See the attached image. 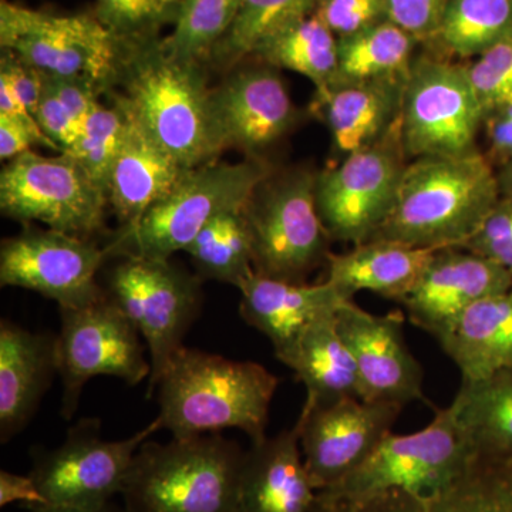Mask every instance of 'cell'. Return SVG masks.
Wrapping results in <instances>:
<instances>
[{
  "label": "cell",
  "instance_id": "28",
  "mask_svg": "<svg viewBox=\"0 0 512 512\" xmlns=\"http://www.w3.org/2000/svg\"><path fill=\"white\" fill-rule=\"evenodd\" d=\"M336 313L306 329L288 363L296 379L305 384V410L360 399L355 357L340 336Z\"/></svg>",
  "mask_w": 512,
  "mask_h": 512
},
{
  "label": "cell",
  "instance_id": "18",
  "mask_svg": "<svg viewBox=\"0 0 512 512\" xmlns=\"http://www.w3.org/2000/svg\"><path fill=\"white\" fill-rule=\"evenodd\" d=\"M211 111L220 150L239 148L248 154L281 140L298 116L284 82L269 64L238 70L212 90Z\"/></svg>",
  "mask_w": 512,
  "mask_h": 512
},
{
  "label": "cell",
  "instance_id": "47",
  "mask_svg": "<svg viewBox=\"0 0 512 512\" xmlns=\"http://www.w3.org/2000/svg\"><path fill=\"white\" fill-rule=\"evenodd\" d=\"M23 503L26 508L47 505L45 498L30 476H19L10 471H0V507Z\"/></svg>",
  "mask_w": 512,
  "mask_h": 512
},
{
  "label": "cell",
  "instance_id": "30",
  "mask_svg": "<svg viewBox=\"0 0 512 512\" xmlns=\"http://www.w3.org/2000/svg\"><path fill=\"white\" fill-rule=\"evenodd\" d=\"M417 40L390 20L338 39L336 83L407 79ZM330 84V86H332Z\"/></svg>",
  "mask_w": 512,
  "mask_h": 512
},
{
  "label": "cell",
  "instance_id": "20",
  "mask_svg": "<svg viewBox=\"0 0 512 512\" xmlns=\"http://www.w3.org/2000/svg\"><path fill=\"white\" fill-rule=\"evenodd\" d=\"M313 512H512V458L476 454L450 483L430 494L386 491L328 500Z\"/></svg>",
  "mask_w": 512,
  "mask_h": 512
},
{
  "label": "cell",
  "instance_id": "10",
  "mask_svg": "<svg viewBox=\"0 0 512 512\" xmlns=\"http://www.w3.org/2000/svg\"><path fill=\"white\" fill-rule=\"evenodd\" d=\"M107 194L72 157L28 151L0 174V208L12 220L87 238L104 225Z\"/></svg>",
  "mask_w": 512,
  "mask_h": 512
},
{
  "label": "cell",
  "instance_id": "4",
  "mask_svg": "<svg viewBox=\"0 0 512 512\" xmlns=\"http://www.w3.org/2000/svg\"><path fill=\"white\" fill-rule=\"evenodd\" d=\"M245 451L220 433L146 441L131 464L124 512H235Z\"/></svg>",
  "mask_w": 512,
  "mask_h": 512
},
{
  "label": "cell",
  "instance_id": "8",
  "mask_svg": "<svg viewBox=\"0 0 512 512\" xmlns=\"http://www.w3.org/2000/svg\"><path fill=\"white\" fill-rule=\"evenodd\" d=\"M107 296L136 325L150 355L147 399L201 312L200 279L170 261L124 258L111 269Z\"/></svg>",
  "mask_w": 512,
  "mask_h": 512
},
{
  "label": "cell",
  "instance_id": "29",
  "mask_svg": "<svg viewBox=\"0 0 512 512\" xmlns=\"http://www.w3.org/2000/svg\"><path fill=\"white\" fill-rule=\"evenodd\" d=\"M450 406L477 454L512 458V367L461 383Z\"/></svg>",
  "mask_w": 512,
  "mask_h": 512
},
{
  "label": "cell",
  "instance_id": "31",
  "mask_svg": "<svg viewBox=\"0 0 512 512\" xmlns=\"http://www.w3.org/2000/svg\"><path fill=\"white\" fill-rule=\"evenodd\" d=\"M254 55L275 69L301 74L316 92L329 87L338 73V37L316 13L269 37Z\"/></svg>",
  "mask_w": 512,
  "mask_h": 512
},
{
  "label": "cell",
  "instance_id": "25",
  "mask_svg": "<svg viewBox=\"0 0 512 512\" xmlns=\"http://www.w3.org/2000/svg\"><path fill=\"white\" fill-rule=\"evenodd\" d=\"M126 114V136L107 184V200L121 227L140 220L188 171Z\"/></svg>",
  "mask_w": 512,
  "mask_h": 512
},
{
  "label": "cell",
  "instance_id": "35",
  "mask_svg": "<svg viewBox=\"0 0 512 512\" xmlns=\"http://www.w3.org/2000/svg\"><path fill=\"white\" fill-rule=\"evenodd\" d=\"M320 0H241L238 15L214 55L229 63L254 55L269 37L315 13Z\"/></svg>",
  "mask_w": 512,
  "mask_h": 512
},
{
  "label": "cell",
  "instance_id": "16",
  "mask_svg": "<svg viewBox=\"0 0 512 512\" xmlns=\"http://www.w3.org/2000/svg\"><path fill=\"white\" fill-rule=\"evenodd\" d=\"M402 409L396 404L362 399L302 409L295 426L303 461L316 491L328 490L355 471L392 433Z\"/></svg>",
  "mask_w": 512,
  "mask_h": 512
},
{
  "label": "cell",
  "instance_id": "38",
  "mask_svg": "<svg viewBox=\"0 0 512 512\" xmlns=\"http://www.w3.org/2000/svg\"><path fill=\"white\" fill-rule=\"evenodd\" d=\"M161 0H97V18L124 40L153 35L167 15Z\"/></svg>",
  "mask_w": 512,
  "mask_h": 512
},
{
  "label": "cell",
  "instance_id": "9",
  "mask_svg": "<svg viewBox=\"0 0 512 512\" xmlns=\"http://www.w3.org/2000/svg\"><path fill=\"white\" fill-rule=\"evenodd\" d=\"M476 454L448 406L437 410L433 421L423 430L407 436L390 433L384 437L355 471L318 495L340 500L393 490L434 493L454 480Z\"/></svg>",
  "mask_w": 512,
  "mask_h": 512
},
{
  "label": "cell",
  "instance_id": "22",
  "mask_svg": "<svg viewBox=\"0 0 512 512\" xmlns=\"http://www.w3.org/2000/svg\"><path fill=\"white\" fill-rule=\"evenodd\" d=\"M57 335L32 332L0 322V443L8 444L28 427L59 376Z\"/></svg>",
  "mask_w": 512,
  "mask_h": 512
},
{
  "label": "cell",
  "instance_id": "43",
  "mask_svg": "<svg viewBox=\"0 0 512 512\" xmlns=\"http://www.w3.org/2000/svg\"><path fill=\"white\" fill-rule=\"evenodd\" d=\"M0 77L9 83L23 106L36 117L45 93V73L23 62L15 53L5 50L0 59Z\"/></svg>",
  "mask_w": 512,
  "mask_h": 512
},
{
  "label": "cell",
  "instance_id": "32",
  "mask_svg": "<svg viewBox=\"0 0 512 512\" xmlns=\"http://www.w3.org/2000/svg\"><path fill=\"white\" fill-rule=\"evenodd\" d=\"M198 275L239 288L254 269V242L247 210L229 212L202 228L185 249Z\"/></svg>",
  "mask_w": 512,
  "mask_h": 512
},
{
  "label": "cell",
  "instance_id": "21",
  "mask_svg": "<svg viewBox=\"0 0 512 512\" xmlns=\"http://www.w3.org/2000/svg\"><path fill=\"white\" fill-rule=\"evenodd\" d=\"M238 289L242 319L271 340L276 359L285 366L291 362L306 329L319 319L335 315L348 302L326 281L293 284L255 271Z\"/></svg>",
  "mask_w": 512,
  "mask_h": 512
},
{
  "label": "cell",
  "instance_id": "3",
  "mask_svg": "<svg viewBox=\"0 0 512 512\" xmlns=\"http://www.w3.org/2000/svg\"><path fill=\"white\" fill-rule=\"evenodd\" d=\"M120 77L124 93L116 103L184 168L221 153L201 63L175 59L153 36L126 40Z\"/></svg>",
  "mask_w": 512,
  "mask_h": 512
},
{
  "label": "cell",
  "instance_id": "12",
  "mask_svg": "<svg viewBox=\"0 0 512 512\" xmlns=\"http://www.w3.org/2000/svg\"><path fill=\"white\" fill-rule=\"evenodd\" d=\"M158 430L156 419L127 439L104 440L99 419H82L59 447L33 454L29 476L47 505L103 507L121 494L137 451Z\"/></svg>",
  "mask_w": 512,
  "mask_h": 512
},
{
  "label": "cell",
  "instance_id": "2",
  "mask_svg": "<svg viewBox=\"0 0 512 512\" xmlns=\"http://www.w3.org/2000/svg\"><path fill=\"white\" fill-rule=\"evenodd\" d=\"M279 379L255 362L184 348L157 384L161 430L174 439L239 429L252 443L266 439Z\"/></svg>",
  "mask_w": 512,
  "mask_h": 512
},
{
  "label": "cell",
  "instance_id": "1",
  "mask_svg": "<svg viewBox=\"0 0 512 512\" xmlns=\"http://www.w3.org/2000/svg\"><path fill=\"white\" fill-rule=\"evenodd\" d=\"M498 173L476 150L421 157L404 168L392 212L375 237L409 247H463L501 198Z\"/></svg>",
  "mask_w": 512,
  "mask_h": 512
},
{
  "label": "cell",
  "instance_id": "37",
  "mask_svg": "<svg viewBox=\"0 0 512 512\" xmlns=\"http://www.w3.org/2000/svg\"><path fill=\"white\" fill-rule=\"evenodd\" d=\"M468 73L485 117L512 103V26L468 66Z\"/></svg>",
  "mask_w": 512,
  "mask_h": 512
},
{
  "label": "cell",
  "instance_id": "46",
  "mask_svg": "<svg viewBox=\"0 0 512 512\" xmlns=\"http://www.w3.org/2000/svg\"><path fill=\"white\" fill-rule=\"evenodd\" d=\"M490 141L491 160L500 168L512 164V103L488 114L484 121Z\"/></svg>",
  "mask_w": 512,
  "mask_h": 512
},
{
  "label": "cell",
  "instance_id": "41",
  "mask_svg": "<svg viewBox=\"0 0 512 512\" xmlns=\"http://www.w3.org/2000/svg\"><path fill=\"white\" fill-rule=\"evenodd\" d=\"M450 0H382L387 20L417 42H433Z\"/></svg>",
  "mask_w": 512,
  "mask_h": 512
},
{
  "label": "cell",
  "instance_id": "49",
  "mask_svg": "<svg viewBox=\"0 0 512 512\" xmlns=\"http://www.w3.org/2000/svg\"><path fill=\"white\" fill-rule=\"evenodd\" d=\"M498 173V181H500L501 194L512 195V164L504 165Z\"/></svg>",
  "mask_w": 512,
  "mask_h": 512
},
{
  "label": "cell",
  "instance_id": "44",
  "mask_svg": "<svg viewBox=\"0 0 512 512\" xmlns=\"http://www.w3.org/2000/svg\"><path fill=\"white\" fill-rule=\"evenodd\" d=\"M45 87L82 124L100 104V87L82 77L50 76L45 73Z\"/></svg>",
  "mask_w": 512,
  "mask_h": 512
},
{
  "label": "cell",
  "instance_id": "36",
  "mask_svg": "<svg viewBox=\"0 0 512 512\" xmlns=\"http://www.w3.org/2000/svg\"><path fill=\"white\" fill-rule=\"evenodd\" d=\"M126 127L127 114L123 107L117 103L113 107H104L100 103L84 121L76 143L64 151L106 194L111 168L119 156Z\"/></svg>",
  "mask_w": 512,
  "mask_h": 512
},
{
  "label": "cell",
  "instance_id": "39",
  "mask_svg": "<svg viewBox=\"0 0 512 512\" xmlns=\"http://www.w3.org/2000/svg\"><path fill=\"white\" fill-rule=\"evenodd\" d=\"M512 274V195H501L483 225L463 247Z\"/></svg>",
  "mask_w": 512,
  "mask_h": 512
},
{
  "label": "cell",
  "instance_id": "5",
  "mask_svg": "<svg viewBox=\"0 0 512 512\" xmlns=\"http://www.w3.org/2000/svg\"><path fill=\"white\" fill-rule=\"evenodd\" d=\"M269 168L258 160L212 163L192 168L180 183L134 224L121 227L107 256L168 261L185 251L202 228L229 212L247 210Z\"/></svg>",
  "mask_w": 512,
  "mask_h": 512
},
{
  "label": "cell",
  "instance_id": "50",
  "mask_svg": "<svg viewBox=\"0 0 512 512\" xmlns=\"http://www.w3.org/2000/svg\"><path fill=\"white\" fill-rule=\"evenodd\" d=\"M161 2H163L164 5L170 6L173 5V3L177 2V0H161Z\"/></svg>",
  "mask_w": 512,
  "mask_h": 512
},
{
  "label": "cell",
  "instance_id": "13",
  "mask_svg": "<svg viewBox=\"0 0 512 512\" xmlns=\"http://www.w3.org/2000/svg\"><path fill=\"white\" fill-rule=\"evenodd\" d=\"M316 175L305 170L285 175L249 202L258 274L303 284L313 268L326 262L330 238L316 207Z\"/></svg>",
  "mask_w": 512,
  "mask_h": 512
},
{
  "label": "cell",
  "instance_id": "48",
  "mask_svg": "<svg viewBox=\"0 0 512 512\" xmlns=\"http://www.w3.org/2000/svg\"><path fill=\"white\" fill-rule=\"evenodd\" d=\"M29 512H124L123 508L114 507L113 504L103 505L96 508L66 507V505H40V507H30Z\"/></svg>",
  "mask_w": 512,
  "mask_h": 512
},
{
  "label": "cell",
  "instance_id": "45",
  "mask_svg": "<svg viewBox=\"0 0 512 512\" xmlns=\"http://www.w3.org/2000/svg\"><path fill=\"white\" fill-rule=\"evenodd\" d=\"M33 146L59 150L56 144L45 136L39 124L0 114V158L2 160L10 161L22 156L32 150Z\"/></svg>",
  "mask_w": 512,
  "mask_h": 512
},
{
  "label": "cell",
  "instance_id": "40",
  "mask_svg": "<svg viewBox=\"0 0 512 512\" xmlns=\"http://www.w3.org/2000/svg\"><path fill=\"white\" fill-rule=\"evenodd\" d=\"M315 13L338 39L387 20L382 0H320Z\"/></svg>",
  "mask_w": 512,
  "mask_h": 512
},
{
  "label": "cell",
  "instance_id": "17",
  "mask_svg": "<svg viewBox=\"0 0 512 512\" xmlns=\"http://www.w3.org/2000/svg\"><path fill=\"white\" fill-rule=\"evenodd\" d=\"M404 315H373L353 301L340 306L336 325L355 357L360 399L370 403L404 404L423 400V369L404 339Z\"/></svg>",
  "mask_w": 512,
  "mask_h": 512
},
{
  "label": "cell",
  "instance_id": "33",
  "mask_svg": "<svg viewBox=\"0 0 512 512\" xmlns=\"http://www.w3.org/2000/svg\"><path fill=\"white\" fill-rule=\"evenodd\" d=\"M512 26V0H450L433 42L448 55L470 59L487 52Z\"/></svg>",
  "mask_w": 512,
  "mask_h": 512
},
{
  "label": "cell",
  "instance_id": "7",
  "mask_svg": "<svg viewBox=\"0 0 512 512\" xmlns=\"http://www.w3.org/2000/svg\"><path fill=\"white\" fill-rule=\"evenodd\" d=\"M484 121L468 66L440 57L414 59L404 86L399 123L406 157L416 160L473 153Z\"/></svg>",
  "mask_w": 512,
  "mask_h": 512
},
{
  "label": "cell",
  "instance_id": "19",
  "mask_svg": "<svg viewBox=\"0 0 512 512\" xmlns=\"http://www.w3.org/2000/svg\"><path fill=\"white\" fill-rule=\"evenodd\" d=\"M510 289L512 274L503 266L466 248H443L402 303L413 325L439 339L474 303Z\"/></svg>",
  "mask_w": 512,
  "mask_h": 512
},
{
  "label": "cell",
  "instance_id": "34",
  "mask_svg": "<svg viewBox=\"0 0 512 512\" xmlns=\"http://www.w3.org/2000/svg\"><path fill=\"white\" fill-rule=\"evenodd\" d=\"M241 0H183L173 32L161 46L168 55L202 63L222 42L237 18Z\"/></svg>",
  "mask_w": 512,
  "mask_h": 512
},
{
  "label": "cell",
  "instance_id": "23",
  "mask_svg": "<svg viewBox=\"0 0 512 512\" xmlns=\"http://www.w3.org/2000/svg\"><path fill=\"white\" fill-rule=\"evenodd\" d=\"M316 500L298 427L252 443L245 451L235 512H313Z\"/></svg>",
  "mask_w": 512,
  "mask_h": 512
},
{
  "label": "cell",
  "instance_id": "6",
  "mask_svg": "<svg viewBox=\"0 0 512 512\" xmlns=\"http://www.w3.org/2000/svg\"><path fill=\"white\" fill-rule=\"evenodd\" d=\"M0 45L40 72L100 89L120 76L126 56V40L97 16L53 15L9 0H0Z\"/></svg>",
  "mask_w": 512,
  "mask_h": 512
},
{
  "label": "cell",
  "instance_id": "15",
  "mask_svg": "<svg viewBox=\"0 0 512 512\" xmlns=\"http://www.w3.org/2000/svg\"><path fill=\"white\" fill-rule=\"evenodd\" d=\"M106 258L90 239L26 227L2 242L0 284L40 293L60 309L82 308L106 296L96 281Z\"/></svg>",
  "mask_w": 512,
  "mask_h": 512
},
{
  "label": "cell",
  "instance_id": "26",
  "mask_svg": "<svg viewBox=\"0 0 512 512\" xmlns=\"http://www.w3.org/2000/svg\"><path fill=\"white\" fill-rule=\"evenodd\" d=\"M436 251L383 239L363 242L345 254L329 252L326 282L345 301H353L357 292L369 291L402 303Z\"/></svg>",
  "mask_w": 512,
  "mask_h": 512
},
{
  "label": "cell",
  "instance_id": "24",
  "mask_svg": "<svg viewBox=\"0 0 512 512\" xmlns=\"http://www.w3.org/2000/svg\"><path fill=\"white\" fill-rule=\"evenodd\" d=\"M407 79L336 83L316 92V113L340 154L376 146L399 126Z\"/></svg>",
  "mask_w": 512,
  "mask_h": 512
},
{
  "label": "cell",
  "instance_id": "14",
  "mask_svg": "<svg viewBox=\"0 0 512 512\" xmlns=\"http://www.w3.org/2000/svg\"><path fill=\"white\" fill-rule=\"evenodd\" d=\"M399 126L376 146L316 175V207L332 241L363 244L389 217L404 168Z\"/></svg>",
  "mask_w": 512,
  "mask_h": 512
},
{
  "label": "cell",
  "instance_id": "27",
  "mask_svg": "<svg viewBox=\"0 0 512 512\" xmlns=\"http://www.w3.org/2000/svg\"><path fill=\"white\" fill-rule=\"evenodd\" d=\"M437 340L463 382L512 367V289L474 303Z\"/></svg>",
  "mask_w": 512,
  "mask_h": 512
},
{
  "label": "cell",
  "instance_id": "42",
  "mask_svg": "<svg viewBox=\"0 0 512 512\" xmlns=\"http://www.w3.org/2000/svg\"><path fill=\"white\" fill-rule=\"evenodd\" d=\"M36 120L45 136L55 143L62 153L73 147L83 126L46 87L39 109L36 111Z\"/></svg>",
  "mask_w": 512,
  "mask_h": 512
},
{
  "label": "cell",
  "instance_id": "11",
  "mask_svg": "<svg viewBox=\"0 0 512 512\" xmlns=\"http://www.w3.org/2000/svg\"><path fill=\"white\" fill-rule=\"evenodd\" d=\"M136 325L109 296L82 308L60 309L59 376L62 416L72 419L84 386L97 376H111L130 386L151 375L147 346Z\"/></svg>",
  "mask_w": 512,
  "mask_h": 512
}]
</instances>
